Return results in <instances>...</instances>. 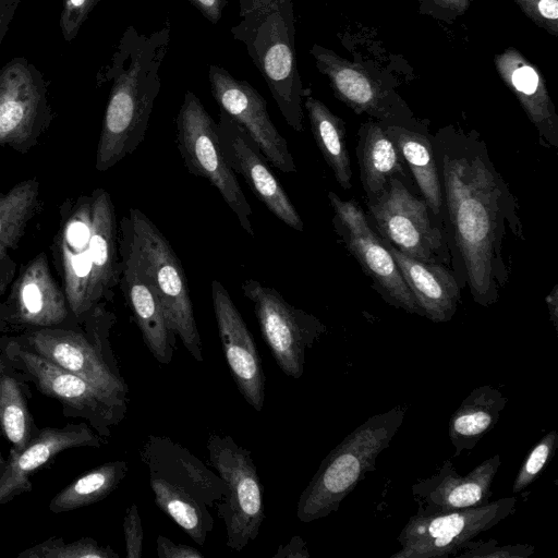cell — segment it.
I'll use <instances>...</instances> for the list:
<instances>
[{
  "label": "cell",
  "instance_id": "1",
  "mask_svg": "<svg viewBox=\"0 0 558 558\" xmlns=\"http://www.w3.org/2000/svg\"><path fill=\"white\" fill-rule=\"evenodd\" d=\"M434 146L450 269L460 288L488 307L509 281L506 240H525L519 203L477 132L442 128L434 135Z\"/></svg>",
  "mask_w": 558,
  "mask_h": 558
},
{
  "label": "cell",
  "instance_id": "2",
  "mask_svg": "<svg viewBox=\"0 0 558 558\" xmlns=\"http://www.w3.org/2000/svg\"><path fill=\"white\" fill-rule=\"evenodd\" d=\"M170 40L169 21L150 34L128 26L109 62L98 72V86L112 84L96 149V170H109L144 141Z\"/></svg>",
  "mask_w": 558,
  "mask_h": 558
},
{
  "label": "cell",
  "instance_id": "3",
  "mask_svg": "<svg viewBox=\"0 0 558 558\" xmlns=\"http://www.w3.org/2000/svg\"><path fill=\"white\" fill-rule=\"evenodd\" d=\"M52 254L77 322L112 300L120 279V256L114 205L105 189L63 202Z\"/></svg>",
  "mask_w": 558,
  "mask_h": 558
},
{
  "label": "cell",
  "instance_id": "4",
  "mask_svg": "<svg viewBox=\"0 0 558 558\" xmlns=\"http://www.w3.org/2000/svg\"><path fill=\"white\" fill-rule=\"evenodd\" d=\"M230 32L245 46L284 121L302 132L306 90L296 65L293 0H239V22Z\"/></svg>",
  "mask_w": 558,
  "mask_h": 558
},
{
  "label": "cell",
  "instance_id": "5",
  "mask_svg": "<svg viewBox=\"0 0 558 558\" xmlns=\"http://www.w3.org/2000/svg\"><path fill=\"white\" fill-rule=\"evenodd\" d=\"M140 457L148 468L157 507L196 544L204 546L214 529L209 508L225 497V481L167 436L149 435Z\"/></svg>",
  "mask_w": 558,
  "mask_h": 558
},
{
  "label": "cell",
  "instance_id": "6",
  "mask_svg": "<svg viewBox=\"0 0 558 558\" xmlns=\"http://www.w3.org/2000/svg\"><path fill=\"white\" fill-rule=\"evenodd\" d=\"M405 408L397 405L368 417L322 461L300 495L296 517L303 523L336 512L342 500L375 469L378 456L390 445L404 420Z\"/></svg>",
  "mask_w": 558,
  "mask_h": 558
},
{
  "label": "cell",
  "instance_id": "7",
  "mask_svg": "<svg viewBox=\"0 0 558 558\" xmlns=\"http://www.w3.org/2000/svg\"><path fill=\"white\" fill-rule=\"evenodd\" d=\"M106 304H98L82 322L73 318L60 326L9 336L59 367L128 400V386L110 343L117 317Z\"/></svg>",
  "mask_w": 558,
  "mask_h": 558
},
{
  "label": "cell",
  "instance_id": "8",
  "mask_svg": "<svg viewBox=\"0 0 558 558\" xmlns=\"http://www.w3.org/2000/svg\"><path fill=\"white\" fill-rule=\"evenodd\" d=\"M130 247L157 294L168 324L184 348L203 362L202 340L194 317L187 279L171 244L140 209L120 221V236Z\"/></svg>",
  "mask_w": 558,
  "mask_h": 558
},
{
  "label": "cell",
  "instance_id": "9",
  "mask_svg": "<svg viewBox=\"0 0 558 558\" xmlns=\"http://www.w3.org/2000/svg\"><path fill=\"white\" fill-rule=\"evenodd\" d=\"M0 354L27 381L62 405L66 417L83 418L102 438L111 436L126 413L128 400L120 399L68 372L14 341L0 337Z\"/></svg>",
  "mask_w": 558,
  "mask_h": 558
},
{
  "label": "cell",
  "instance_id": "10",
  "mask_svg": "<svg viewBox=\"0 0 558 558\" xmlns=\"http://www.w3.org/2000/svg\"><path fill=\"white\" fill-rule=\"evenodd\" d=\"M365 205L367 219L381 239L415 259L450 267L445 226L415 186L392 178Z\"/></svg>",
  "mask_w": 558,
  "mask_h": 558
},
{
  "label": "cell",
  "instance_id": "11",
  "mask_svg": "<svg viewBox=\"0 0 558 558\" xmlns=\"http://www.w3.org/2000/svg\"><path fill=\"white\" fill-rule=\"evenodd\" d=\"M175 137L187 171L209 181L219 191L244 231L254 236L252 208L226 160L217 122L191 90L185 92L175 119Z\"/></svg>",
  "mask_w": 558,
  "mask_h": 558
},
{
  "label": "cell",
  "instance_id": "12",
  "mask_svg": "<svg viewBox=\"0 0 558 558\" xmlns=\"http://www.w3.org/2000/svg\"><path fill=\"white\" fill-rule=\"evenodd\" d=\"M206 448L210 464L227 485L216 505L227 531L226 545L241 551L254 541L265 518L263 487L251 452L229 435H210Z\"/></svg>",
  "mask_w": 558,
  "mask_h": 558
},
{
  "label": "cell",
  "instance_id": "13",
  "mask_svg": "<svg viewBox=\"0 0 558 558\" xmlns=\"http://www.w3.org/2000/svg\"><path fill=\"white\" fill-rule=\"evenodd\" d=\"M515 497H502L485 505L438 513L416 512L400 531L401 548L390 558H436L457 556L478 534L513 514Z\"/></svg>",
  "mask_w": 558,
  "mask_h": 558
},
{
  "label": "cell",
  "instance_id": "14",
  "mask_svg": "<svg viewBox=\"0 0 558 558\" xmlns=\"http://www.w3.org/2000/svg\"><path fill=\"white\" fill-rule=\"evenodd\" d=\"M48 86L44 74L24 57L0 69V146L27 154L39 143L54 119Z\"/></svg>",
  "mask_w": 558,
  "mask_h": 558
},
{
  "label": "cell",
  "instance_id": "15",
  "mask_svg": "<svg viewBox=\"0 0 558 558\" xmlns=\"http://www.w3.org/2000/svg\"><path fill=\"white\" fill-rule=\"evenodd\" d=\"M332 208V227L339 241L371 278L374 289L388 304L410 314L422 315L411 290L388 247L373 228L361 206L328 192Z\"/></svg>",
  "mask_w": 558,
  "mask_h": 558
},
{
  "label": "cell",
  "instance_id": "16",
  "mask_svg": "<svg viewBox=\"0 0 558 558\" xmlns=\"http://www.w3.org/2000/svg\"><path fill=\"white\" fill-rule=\"evenodd\" d=\"M241 289L253 303L262 336L279 368L289 377L301 378L305 352L326 332V325L257 280H245Z\"/></svg>",
  "mask_w": 558,
  "mask_h": 558
},
{
  "label": "cell",
  "instance_id": "17",
  "mask_svg": "<svg viewBox=\"0 0 558 558\" xmlns=\"http://www.w3.org/2000/svg\"><path fill=\"white\" fill-rule=\"evenodd\" d=\"M74 317L62 286L52 276L48 257L40 252L14 278L0 303V332L19 335L63 325Z\"/></svg>",
  "mask_w": 558,
  "mask_h": 558
},
{
  "label": "cell",
  "instance_id": "18",
  "mask_svg": "<svg viewBox=\"0 0 558 558\" xmlns=\"http://www.w3.org/2000/svg\"><path fill=\"white\" fill-rule=\"evenodd\" d=\"M208 80L220 110L246 131L266 160L279 171L295 172L288 143L272 123L263 96L250 83L216 64L209 65Z\"/></svg>",
  "mask_w": 558,
  "mask_h": 558
},
{
  "label": "cell",
  "instance_id": "19",
  "mask_svg": "<svg viewBox=\"0 0 558 558\" xmlns=\"http://www.w3.org/2000/svg\"><path fill=\"white\" fill-rule=\"evenodd\" d=\"M217 129L226 160L233 172L244 179L254 195L279 220L295 231H303L301 216L246 131L222 110Z\"/></svg>",
  "mask_w": 558,
  "mask_h": 558
},
{
  "label": "cell",
  "instance_id": "20",
  "mask_svg": "<svg viewBox=\"0 0 558 558\" xmlns=\"http://www.w3.org/2000/svg\"><path fill=\"white\" fill-rule=\"evenodd\" d=\"M211 300L230 373L245 401L260 411L265 401V376L252 333L229 292L218 280L211 281Z\"/></svg>",
  "mask_w": 558,
  "mask_h": 558
},
{
  "label": "cell",
  "instance_id": "21",
  "mask_svg": "<svg viewBox=\"0 0 558 558\" xmlns=\"http://www.w3.org/2000/svg\"><path fill=\"white\" fill-rule=\"evenodd\" d=\"M105 442V438L86 422L39 428L22 451H10L0 473V506L31 492L33 485L29 476L62 451L78 447H100Z\"/></svg>",
  "mask_w": 558,
  "mask_h": 558
},
{
  "label": "cell",
  "instance_id": "22",
  "mask_svg": "<svg viewBox=\"0 0 558 558\" xmlns=\"http://www.w3.org/2000/svg\"><path fill=\"white\" fill-rule=\"evenodd\" d=\"M311 54L318 70L328 76L335 95L356 113H367L383 124L411 126L418 123L386 87L363 70L318 45L312 47Z\"/></svg>",
  "mask_w": 558,
  "mask_h": 558
},
{
  "label": "cell",
  "instance_id": "23",
  "mask_svg": "<svg viewBox=\"0 0 558 558\" xmlns=\"http://www.w3.org/2000/svg\"><path fill=\"white\" fill-rule=\"evenodd\" d=\"M500 463V456L494 454L461 476L450 460L444 461L435 474L412 485L417 512L430 514L487 504Z\"/></svg>",
  "mask_w": 558,
  "mask_h": 558
},
{
  "label": "cell",
  "instance_id": "24",
  "mask_svg": "<svg viewBox=\"0 0 558 558\" xmlns=\"http://www.w3.org/2000/svg\"><path fill=\"white\" fill-rule=\"evenodd\" d=\"M119 284L149 352L159 364L172 361L177 335L163 307L129 245L118 238Z\"/></svg>",
  "mask_w": 558,
  "mask_h": 558
},
{
  "label": "cell",
  "instance_id": "25",
  "mask_svg": "<svg viewBox=\"0 0 558 558\" xmlns=\"http://www.w3.org/2000/svg\"><path fill=\"white\" fill-rule=\"evenodd\" d=\"M422 315L434 323H447L456 314L461 288L450 269L441 264L425 263L408 256L383 239Z\"/></svg>",
  "mask_w": 558,
  "mask_h": 558
},
{
  "label": "cell",
  "instance_id": "26",
  "mask_svg": "<svg viewBox=\"0 0 558 558\" xmlns=\"http://www.w3.org/2000/svg\"><path fill=\"white\" fill-rule=\"evenodd\" d=\"M40 208V184L36 177L22 180L0 193V298L16 275L17 264L11 253L19 248L29 222Z\"/></svg>",
  "mask_w": 558,
  "mask_h": 558
},
{
  "label": "cell",
  "instance_id": "27",
  "mask_svg": "<svg viewBox=\"0 0 558 558\" xmlns=\"http://www.w3.org/2000/svg\"><path fill=\"white\" fill-rule=\"evenodd\" d=\"M381 125L398 147L418 194L444 223V196L434 135L420 123L411 126Z\"/></svg>",
  "mask_w": 558,
  "mask_h": 558
},
{
  "label": "cell",
  "instance_id": "28",
  "mask_svg": "<svg viewBox=\"0 0 558 558\" xmlns=\"http://www.w3.org/2000/svg\"><path fill=\"white\" fill-rule=\"evenodd\" d=\"M355 154L365 199L377 197L392 178L415 186L398 147L380 122L368 121L362 124Z\"/></svg>",
  "mask_w": 558,
  "mask_h": 558
},
{
  "label": "cell",
  "instance_id": "29",
  "mask_svg": "<svg viewBox=\"0 0 558 558\" xmlns=\"http://www.w3.org/2000/svg\"><path fill=\"white\" fill-rule=\"evenodd\" d=\"M498 65L536 128L539 145L546 149L557 148L558 118L539 75L515 51L500 57Z\"/></svg>",
  "mask_w": 558,
  "mask_h": 558
},
{
  "label": "cell",
  "instance_id": "30",
  "mask_svg": "<svg viewBox=\"0 0 558 558\" xmlns=\"http://www.w3.org/2000/svg\"><path fill=\"white\" fill-rule=\"evenodd\" d=\"M507 401L498 389L488 385L470 392L449 421L448 435L454 448L453 457L472 450L495 427Z\"/></svg>",
  "mask_w": 558,
  "mask_h": 558
},
{
  "label": "cell",
  "instance_id": "31",
  "mask_svg": "<svg viewBox=\"0 0 558 558\" xmlns=\"http://www.w3.org/2000/svg\"><path fill=\"white\" fill-rule=\"evenodd\" d=\"M27 381L0 354V429L10 451H22L38 432L29 411Z\"/></svg>",
  "mask_w": 558,
  "mask_h": 558
},
{
  "label": "cell",
  "instance_id": "32",
  "mask_svg": "<svg viewBox=\"0 0 558 558\" xmlns=\"http://www.w3.org/2000/svg\"><path fill=\"white\" fill-rule=\"evenodd\" d=\"M304 97V107L308 114L315 143L331 169L337 183L343 190H350L353 172L344 122L320 100L307 93Z\"/></svg>",
  "mask_w": 558,
  "mask_h": 558
},
{
  "label": "cell",
  "instance_id": "33",
  "mask_svg": "<svg viewBox=\"0 0 558 558\" xmlns=\"http://www.w3.org/2000/svg\"><path fill=\"white\" fill-rule=\"evenodd\" d=\"M128 474V462H106L61 489L49 502L53 513L72 511L106 498Z\"/></svg>",
  "mask_w": 558,
  "mask_h": 558
},
{
  "label": "cell",
  "instance_id": "34",
  "mask_svg": "<svg viewBox=\"0 0 558 558\" xmlns=\"http://www.w3.org/2000/svg\"><path fill=\"white\" fill-rule=\"evenodd\" d=\"M19 558H119L109 546H101L92 537L65 543L63 538L50 537L24 549Z\"/></svg>",
  "mask_w": 558,
  "mask_h": 558
},
{
  "label": "cell",
  "instance_id": "35",
  "mask_svg": "<svg viewBox=\"0 0 558 558\" xmlns=\"http://www.w3.org/2000/svg\"><path fill=\"white\" fill-rule=\"evenodd\" d=\"M558 446L557 430L547 433L529 452L514 478L512 490L519 493L532 484L553 459Z\"/></svg>",
  "mask_w": 558,
  "mask_h": 558
},
{
  "label": "cell",
  "instance_id": "36",
  "mask_svg": "<svg viewBox=\"0 0 558 558\" xmlns=\"http://www.w3.org/2000/svg\"><path fill=\"white\" fill-rule=\"evenodd\" d=\"M534 549V546L526 544L499 546L496 539H471L457 556L460 558H527Z\"/></svg>",
  "mask_w": 558,
  "mask_h": 558
},
{
  "label": "cell",
  "instance_id": "37",
  "mask_svg": "<svg viewBox=\"0 0 558 558\" xmlns=\"http://www.w3.org/2000/svg\"><path fill=\"white\" fill-rule=\"evenodd\" d=\"M101 0H63L60 29L65 41H72L90 12Z\"/></svg>",
  "mask_w": 558,
  "mask_h": 558
},
{
  "label": "cell",
  "instance_id": "38",
  "mask_svg": "<svg viewBox=\"0 0 558 558\" xmlns=\"http://www.w3.org/2000/svg\"><path fill=\"white\" fill-rule=\"evenodd\" d=\"M123 532L128 558H141L143 555L144 532L136 504H132L123 520Z\"/></svg>",
  "mask_w": 558,
  "mask_h": 558
},
{
  "label": "cell",
  "instance_id": "39",
  "mask_svg": "<svg viewBox=\"0 0 558 558\" xmlns=\"http://www.w3.org/2000/svg\"><path fill=\"white\" fill-rule=\"evenodd\" d=\"M522 9L537 23L547 25L557 32V0H517Z\"/></svg>",
  "mask_w": 558,
  "mask_h": 558
},
{
  "label": "cell",
  "instance_id": "40",
  "mask_svg": "<svg viewBox=\"0 0 558 558\" xmlns=\"http://www.w3.org/2000/svg\"><path fill=\"white\" fill-rule=\"evenodd\" d=\"M157 555L159 558H203V554L196 548L175 544L163 535L157 537Z\"/></svg>",
  "mask_w": 558,
  "mask_h": 558
},
{
  "label": "cell",
  "instance_id": "41",
  "mask_svg": "<svg viewBox=\"0 0 558 558\" xmlns=\"http://www.w3.org/2000/svg\"><path fill=\"white\" fill-rule=\"evenodd\" d=\"M211 24H217L222 17L227 0H187Z\"/></svg>",
  "mask_w": 558,
  "mask_h": 558
},
{
  "label": "cell",
  "instance_id": "42",
  "mask_svg": "<svg viewBox=\"0 0 558 558\" xmlns=\"http://www.w3.org/2000/svg\"><path fill=\"white\" fill-rule=\"evenodd\" d=\"M310 553L305 541L299 536H293L287 544L279 545L274 558H308Z\"/></svg>",
  "mask_w": 558,
  "mask_h": 558
},
{
  "label": "cell",
  "instance_id": "43",
  "mask_svg": "<svg viewBox=\"0 0 558 558\" xmlns=\"http://www.w3.org/2000/svg\"><path fill=\"white\" fill-rule=\"evenodd\" d=\"M20 3L21 0H0V47Z\"/></svg>",
  "mask_w": 558,
  "mask_h": 558
},
{
  "label": "cell",
  "instance_id": "44",
  "mask_svg": "<svg viewBox=\"0 0 558 558\" xmlns=\"http://www.w3.org/2000/svg\"><path fill=\"white\" fill-rule=\"evenodd\" d=\"M545 302L549 311L550 320L556 330H558V284H555L551 291L546 295Z\"/></svg>",
  "mask_w": 558,
  "mask_h": 558
},
{
  "label": "cell",
  "instance_id": "45",
  "mask_svg": "<svg viewBox=\"0 0 558 558\" xmlns=\"http://www.w3.org/2000/svg\"><path fill=\"white\" fill-rule=\"evenodd\" d=\"M4 464H5V459H4L1 448H0V470L3 469Z\"/></svg>",
  "mask_w": 558,
  "mask_h": 558
},
{
  "label": "cell",
  "instance_id": "46",
  "mask_svg": "<svg viewBox=\"0 0 558 558\" xmlns=\"http://www.w3.org/2000/svg\"><path fill=\"white\" fill-rule=\"evenodd\" d=\"M446 3H450V4H461V0H444Z\"/></svg>",
  "mask_w": 558,
  "mask_h": 558
},
{
  "label": "cell",
  "instance_id": "47",
  "mask_svg": "<svg viewBox=\"0 0 558 558\" xmlns=\"http://www.w3.org/2000/svg\"><path fill=\"white\" fill-rule=\"evenodd\" d=\"M0 473H1V470H0Z\"/></svg>",
  "mask_w": 558,
  "mask_h": 558
}]
</instances>
